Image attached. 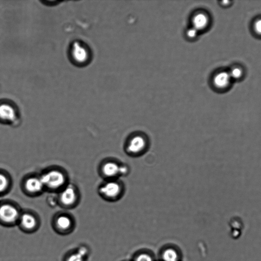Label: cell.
I'll use <instances>...</instances> for the list:
<instances>
[{
	"instance_id": "cell-7",
	"label": "cell",
	"mask_w": 261,
	"mask_h": 261,
	"mask_svg": "<svg viewBox=\"0 0 261 261\" xmlns=\"http://www.w3.org/2000/svg\"><path fill=\"white\" fill-rule=\"evenodd\" d=\"M121 166L113 161H109L103 165L101 171L103 175L110 180H114L118 176H121Z\"/></svg>"
},
{
	"instance_id": "cell-5",
	"label": "cell",
	"mask_w": 261,
	"mask_h": 261,
	"mask_svg": "<svg viewBox=\"0 0 261 261\" xmlns=\"http://www.w3.org/2000/svg\"><path fill=\"white\" fill-rule=\"evenodd\" d=\"M19 217V211L13 205L7 203L0 204V223L13 224L18 220Z\"/></svg>"
},
{
	"instance_id": "cell-19",
	"label": "cell",
	"mask_w": 261,
	"mask_h": 261,
	"mask_svg": "<svg viewBox=\"0 0 261 261\" xmlns=\"http://www.w3.org/2000/svg\"><path fill=\"white\" fill-rule=\"evenodd\" d=\"M84 257L78 252L72 255L67 261H84Z\"/></svg>"
},
{
	"instance_id": "cell-22",
	"label": "cell",
	"mask_w": 261,
	"mask_h": 261,
	"mask_svg": "<svg viewBox=\"0 0 261 261\" xmlns=\"http://www.w3.org/2000/svg\"><path fill=\"white\" fill-rule=\"evenodd\" d=\"M230 2L227 1H224L222 2V4L223 5H227L228 4H229Z\"/></svg>"
},
{
	"instance_id": "cell-16",
	"label": "cell",
	"mask_w": 261,
	"mask_h": 261,
	"mask_svg": "<svg viewBox=\"0 0 261 261\" xmlns=\"http://www.w3.org/2000/svg\"><path fill=\"white\" fill-rule=\"evenodd\" d=\"M228 73H229L231 79H238L241 78L242 75V69L239 68H234Z\"/></svg>"
},
{
	"instance_id": "cell-21",
	"label": "cell",
	"mask_w": 261,
	"mask_h": 261,
	"mask_svg": "<svg viewBox=\"0 0 261 261\" xmlns=\"http://www.w3.org/2000/svg\"><path fill=\"white\" fill-rule=\"evenodd\" d=\"M78 253H79L81 255H82L84 258L88 255V249H87L85 247H81L77 251Z\"/></svg>"
},
{
	"instance_id": "cell-8",
	"label": "cell",
	"mask_w": 261,
	"mask_h": 261,
	"mask_svg": "<svg viewBox=\"0 0 261 261\" xmlns=\"http://www.w3.org/2000/svg\"><path fill=\"white\" fill-rule=\"evenodd\" d=\"M77 197V193L72 186L64 188L60 195V201L65 205H71L74 204Z\"/></svg>"
},
{
	"instance_id": "cell-15",
	"label": "cell",
	"mask_w": 261,
	"mask_h": 261,
	"mask_svg": "<svg viewBox=\"0 0 261 261\" xmlns=\"http://www.w3.org/2000/svg\"><path fill=\"white\" fill-rule=\"evenodd\" d=\"M9 186V180L6 174L0 171V195L5 193Z\"/></svg>"
},
{
	"instance_id": "cell-11",
	"label": "cell",
	"mask_w": 261,
	"mask_h": 261,
	"mask_svg": "<svg viewBox=\"0 0 261 261\" xmlns=\"http://www.w3.org/2000/svg\"><path fill=\"white\" fill-rule=\"evenodd\" d=\"M209 18L203 13L196 14L192 19V27L199 32L204 30L209 24Z\"/></svg>"
},
{
	"instance_id": "cell-3",
	"label": "cell",
	"mask_w": 261,
	"mask_h": 261,
	"mask_svg": "<svg viewBox=\"0 0 261 261\" xmlns=\"http://www.w3.org/2000/svg\"><path fill=\"white\" fill-rule=\"evenodd\" d=\"M100 192L105 199L116 201L121 198L123 188L120 182L112 180L103 185L100 188Z\"/></svg>"
},
{
	"instance_id": "cell-20",
	"label": "cell",
	"mask_w": 261,
	"mask_h": 261,
	"mask_svg": "<svg viewBox=\"0 0 261 261\" xmlns=\"http://www.w3.org/2000/svg\"><path fill=\"white\" fill-rule=\"evenodd\" d=\"M254 29L257 34L261 35V19H258L254 24Z\"/></svg>"
},
{
	"instance_id": "cell-2",
	"label": "cell",
	"mask_w": 261,
	"mask_h": 261,
	"mask_svg": "<svg viewBox=\"0 0 261 261\" xmlns=\"http://www.w3.org/2000/svg\"><path fill=\"white\" fill-rule=\"evenodd\" d=\"M148 146V139L145 135L135 134L128 140L126 145V150L130 155L137 156L143 154Z\"/></svg>"
},
{
	"instance_id": "cell-12",
	"label": "cell",
	"mask_w": 261,
	"mask_h": 261,
	"mask_svg": "<svg viewBox=\"0 0 261 261\" xmlns=\"http://www.w3.org/2000/svg\"><path fill=\"white\" fill-rule=\"evenodd\" d=\"M20 223L26 229L31 230L36 226L37 220L34 216L26 213L21 216Z\"/></svg>"
},
{
	"instance_id": "cell-17",
	"label": "cell",
	"mask_w": 261,
	"mask_h": 261,
	"mask_svg": "<svg viewBox=\"0 0 261 261\" xmlns=\"http://www.w3.org/2000/svg\"><path fill=\"white\" fill-rule=\"evenodd\" d=\"M199 31L193 27L189 28L186 31V37L189 39H194L197 38L199 35Z\"/></svg>"
},
{
	"instance_id": "cell-13",
	"label": "cell",
	"mask_w": 261,
	"mask_h": 261,
	"mask_svg": "<svg viewBox=\"0 0 261 261\" xmlns=\"http://www.w3.org/2000/svg\"><path fill=\"white\" fill-rule=\"evenodd\" d=\"M179 256L177 252L172 248H168L162 254V259L164 261H178Z\"/></svg>"
},
{
	"instance_id": "cell-10",
	"label": "cell",
	"mask_w": 261,
	"mask_h": 261,
	"mask_svg": "<svg viewBox=\"0 0 261 261\" xmlns=\"http://www.w3.org/2000/svg\"><path fill=\"white\" fill-rule=\"evenodd\" d=\"M231 79L229 73L221 72L215 75L213 83L217 88L224 89L230 85Z\"/></svg>"
},
{
	"instance_id": "cell-18",
	"label": "cell",
	"mask_w": 261,
	"mask_h": 261,
	"mask_svg": "<svg viewBox=\"0 0 261 261\" xmlns=\"http://www.w3.org/2000/svg\"><path fill=\"white\" fill-rule=\"evenodd\" d=\"M135 261H153V260L149 255L141 254L137 257Z\"/></svg>"
},
{
	"instance_id": "cell-4",
	"label": "cell",
	"mask_w": 261,
	"mask_h": 261,
	"mask_svg": "<svg viewBox=\"0 0 261 261\" xmlns=\"http://www.w3.org/2000/svg\"><path fill=\"white\" fill-rule=\"evenodd\" d=\"M40 178L45 187L51 189L61 188L65 182L63 173L57 170H52L43 173Z\"/></svg>"
},
{
	"instance_id": "cell-14",
	"label": "cell",
	"mask_w": 261,
	"mask_h": 261,
	"mask_svg": "<svg viewBox=\"0 0 261 261\" xmlns=\"http://www.w3.org/2000/svg\"><path fill=\"white\" fill-rule=\"evenodd\" d=\"M57 226L61 230H67L70 227L72 222L69 217L67 216H60L56 221Z\"/></svg>"
},
{
	"instance_id": "cell-1",
	"label": "cell",
	"mask_w": 261,
	"mask_h": 261,
	"mask_svg": "<svg viewBox=\"0 0 261 261\" xmlns=\"http://www.w3.org/2000/svg\"><path fill=\"white\" fill-rule=\"evenodd\" d=\"M69 55L71 62L76 66L80 67L88 65L92 59L90 49L81 41H75L72 43Z\"/></svg>"
},
{
	"instance_id": "cell-9",
	"label": "cell",
	"mask_w": 261,
	"mask_h": 261,
	"mask_svg": "<svg viewBox=\"0 0 261 261\" xmlns=\"http://www.w3.org/2000/svg\"><path fill=\"white\" fill-rule=\"evenodd\" d=\"M25 187L27 191L31 193H39L45 188L40 177L29 178L25 183Z\"/></svg>"
},
{
	"instance_id": "cell-6",
	"label": "cell",
	"mask_w": 261,
	"mask_h": 261,
	"mask_svg": "<svg viewBox=\"0 0 261 261\" xmlns=\"http://www.w3.org/2000/svg\"><path fill=\"white\" fill-rule=\"evenodd\" d=\"M17 116L18 112L15 105L8 102L0 104V122L13 123Z\"/></svg>"
}]
</instances>
